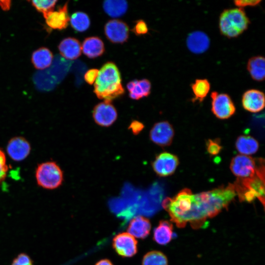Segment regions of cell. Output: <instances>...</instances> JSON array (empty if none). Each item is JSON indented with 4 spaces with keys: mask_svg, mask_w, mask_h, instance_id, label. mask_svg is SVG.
Segmentation results:
<instances>
[{
    "mask_svg": "<svg viewBox=\"0 0 265 265\" xmlns=\"http://www.w3.org/2000/svg\"><path fill=\"white\" fill-rule=\"evenodd\" d=\"M237 196L233 184L192 195L190 209L180 220L178 227L189 223L192 228L202 227L206 221L227 208Z\"/></svg>",
    "mask_w": 265,
    "mask_h": 265,
    "instance_id": "cell-1",
    "label": "cell"
},
{
    "mask_svg": "<svg viewBox=\"0 0 265 265\" xmlns=\"http://www.w3.org/2000/svg\"><path fill=\"white\" fill-rule=\"evenodd\" d=\"M94 92L99 99L109 102L124 93L120 72L114 63L107 62L99 71Z\"/></svg>",
    "mask_w": 265,
    "mask_h": 265,
    "instance_id": "cell-2",
    "label": "cell"
},
{
    "mask_svg": "<svg viewBox=\"0 0 265 265\" xmlns=\"http://www.w3.org/2000/svg\"><path fill=\"white\" fill-rule=\"evenodd\" d=\"M250 20L243 8H234L223 10L219 18L221 34L229 38H236L245 31Z\"/></svg>",
    "mask_w": 265,
    "mask_h": 265,
    "instance_id": "cell-3",
    "label": "cell"
},
{
    "mask_svg": "<svg viewBox=\"0 0 265 265\" xmlns=\"http://www.w3.org/2000/svg\"><path fill=\"white\" fill-rule=\"evenodd\" d=\"M233 185L240 201L251 202L257 198L264 205L265 168L250 178H237Z\"/></svg>",
    "mask_w": 265,
    "mask_h": 265,
    "instance_id": "cell-4",
    "label": "cell"
},
{
    "mask_svg": "<svg viewBox=\"0 0 265 265\" xmlns=\"http://www.w3.org/2000/svg\"><path fill=\"white\" fill-rule=\"evenodd\" d=\"M35 178L40 187L54 189L61 186L63 180V172L54 161H46L39 164L35 170Z\"/></svg>",
    "mask_w": 265,
    "mask_h": 265,
    "instance_id": "cell-5",
    "label": "cell"
},
{
    "mask_svg": "<svg viewBox=\"0 0 265 265\" xmlns=\"http://www.w3.org/2000/svg\"><path fill=\"white\" fill-rule=\"evenodd\" d=\"M230 170L238 179L250 178L265 168L264 160L254 159L250 156L238 155L231 160Z\"/></svg>",
    "mask_w": 265,
    "mask_h": 265,
    "instance_id": "cell-6",
    "label": "cell"
},
{
    "mask_svg": "<svg viewBox=\"0 0 265 265\" xmlns=\"http://www.w3.org/2000/svg\"><path fill=\"white\" fill-rule=\"evenodd\" d=\"M212 111L218 118L227 119L236 111L235 106L229 95L213 91L211 94Z\"/></svg>",
    "mask_w": 265,
    "mask_h": 265,
    "instance_id": "cell-7",
    "label": "cell"
},
{
    "mask_svg": "<svg viewBox=\"0 0 265 265\" xmlns=\"http://www.w3.org/2000/svg\"><path fill=\"white\" fill-rule=\"evenodd\" d=\"M117 112L111 102L104 101L96 105L92 112L95 123L102 127H107L112 125L117 118Z\"/></svg>",
    "mask_w": 265,
    "mask_h": 265,
    "instance_id": "cell-8",
    "label": "cell"
},
{
    "mask_svg": "<svg viewBox=\"0 0 265 265\" xmlns=\"http://www.w3.org/2000/svg\"><path fill=\"white\" fill-rule=\"evenodd\" d=\"M179 163V159L176 155L168 152H162L156 156L152 162V167L159 176L167 177L175 172Z\"/></svg>",
    "mask_w": 265,
    "mask_h": 265,
    "instance_id": "cell-9",
    "label": "cell"
},
{
    "mask_svg": "<svg viewBox=\"0 0 265 265\" xmlns=\"http://www.w3.org/2000/svg\"><path fill=\"white\" fill-rule=\"evenodd\" d=\"M104 31L107 39L113 43L122 44L129 38V26L121 20L113 19L108 21L105 26Z\"/></svg>",
    "mask_w": 265,
    "mask_h": 265,
    "instance_id": "cell-10",
    "label": "cell"
},
{
    "mask_svg": "<svg viewBox=\"0 0 265 265\" xmlns=\"http://www.w3.org/2000/svg\"><path fill=\"white\" fill-rule=\"evenodd\" d=\"M150 138L155 144L162 147L170 145L174 135L172 125L167 121L156 123L150 132Z\"/></svg>",
    "mask_w": 265,
    "mask_h": 265,
    "instance_id": "cell-11",
    "label": "cell"
},
{
    "mask_svg": "<svg viewBox=\"0 0 265 265\" xmlns=\"http://www.w3.org/2000/svg\"><path fill=\"white\" fill-rule=\"evenodd\" d=\"M112 246L115 251L123 257H131L137 252V241L128 233L117 235L113 239Z\"/></svg>",
    "mask_w": 265,
    "mask_h": 265,
    "instance_id": "cell-12",
    "label": "cell"
},
{
    "mask_svg": "<svg viewBox=\"0 0 265 265\" xmlns=\"http://www.w3.org/2000/svg\"><path fill=\"white\" fill-rule=\"evenodd\" d=\"M31 146L28 141L23 137L17 136L12 138L8 141L6 152L9 157L14 161L24 160L30 153Z\"/></svg>",
    "mask_w": 265,
    "mask_h": 265,
    "instance_id": "cell-13",
    "label": "cell"
},
{
    "mask_svg": "<svg viewBox=\"0 0 265 265\" xmlns=\"http://www.w3.org/2000/svg\"><path fill=\"white\" fill-rule=\"evenodd\" d=\"M241 103L246 110L252 113L258 112L265 106L264 93L258 89L248 90L243 94Z\"/></svg>",
    "mask_w": 265,
    "mask_h": 265,
    "instance_id": "cell-14",
    "label": "cell"
},
{
    "mask_svg": "<svg viewBox=\"0 0 265 265\" xmlns=\"http://www.w3.org/2000/svg\"><path fill=\"white\" fill-rule=\"evenodd\" d=\"M47 25L54 29L66 28L69 24L70 17L68 13V4L66 3L56 11H51L43 15Z\"/></svg>",
    "mask_w": 265,
    "mask_h": 265,
    "instance_id": "cell-15",
    "label": "cell"
},
{
    "mask_svg": "<svg viewBox=\"0 0 265 265\" xmlns=\"http://www.w3.org/2000/svg\"><path fill=\"white\" fill-rule=\"evenodd\" d=\"M210 45L209 37L203 31H193L186 38V46L188 49L195 54L204 53L209 49Z\"/></svg>",
    "mask_w": 265,
    "mask_h": 265,
    "instance_id": "cell-16",
    "label": "cell"
},
{
    "mask_svg": "<svg viewBox=\"0 0 265 265\" xmlns=\"http://www.w3.org/2000/svg\"><path fill=\"white\" fill-rule=\"evenodd\" d=\"M151 225L149 220L142 216L134 217L129 223L128 233L136 238L143 239L150 234Z\"/></svg>",
    "mask_w": 265,
    "mask_h": 265,
    "instance_id": "cell-17",
    "label": "cell"
},
{
    "mask_svg": "<svg viewBox=\"0 0 265 265\" xmlns=\"http://www.w3.org/2000/svg\"><path fill=\"white\" fill-rule=\"evenodd\" d=\"M58 48L61 55L67 59H76L81 55V44L79 40L74 37H67L63 39Z\"/></svg>",
    "mask_w": 265,
    "mask_h": 265,
    "instance_id": "cell-18",
    "label": "cell"
},
{
    "mask_svg": "<svg viewBox=\"0 0 265 265\" xmlns=\"http://www.w3.org/2000/svg\"><path fill=\"white\" fill-rule=\"evenodd\" d=\"M81 51L89 58H95L105 52L104 44L99 37L91 36L86 38L82 42Z\"/></svg>",
    "mask_w": 265,
    "mask_h": 265,
    "instance_id": "cell-19",
    "label": "cell"
},
{
    "mask_svg": "<svg viewBox=\"0 0 265 265\" xmlns=\"http://www.w3.org/2000/svg\"><path fill=\"white\" fill-rule=\"evenodd\" d=\"M131 99L139 100L149 95L151 90V84L147 79L134 80L127 84Z\"/></svg>",
    "mask_w": 265,
    "mask_h": 265,
    "instance_id": "cell-20",
    "label": "cell"
},
{
    "mask_svg": "<svg viewBox=\"0 0 265 265\" xmlns=\"http://www.w3.org/2000/svg\"><path fill=\"white\" fill-rule=\"evenodd\" d=\"M173 225L167 220H161L154 229L153 238L158 244L165 245L172 239L173 235Z\"/></svg>",
    "mask_w": 265,
    "mask_h": 265,
    "instance_id": "cell-21",
    "label": "cell"
},
{
    "mask_svg": "<svg viewBox=\"0 0 265 265\" xmlns=\"http://www.w3.org/2000/svg\"><path fill=\"white\" fill-rule=\"evenodd\" d=\"M247 69L253 80L259 82L264 80L265 76V58L260 55L251 57L247 62Z\"/></svg>",
    "mask_w": 265,
    "mask_h": 265,
    "instance_id": "cell-22",
    "label": "cell"
},
{
    "mask_svg": "<svg viewBox=\"0 0 265 265\" xmlns=\"http://www.w3.org/2000/svg\"><path fill=\"white\" fill-rule=\"evenodd\" d=\"M235 145L241 155L248 156L256 153L259 147L258 141L254 137L243 135L238 137Z\"/></svg>",
    "mask_w": 265,
    "mask_h": 265,
    "instance_id": "cell-23",
    "label": "cell"
},
{
    "mask_svg": "<svg viewBox=\"0 0 265 265\" xmlns=\"http://www.w3.org/2000/svg\"><path fill=\"white\" fill-rule=\"evenodd\" d=\"M53 55L47 48L42 47L35 51L32 54L31 61L35 68L42 70L49 67L52 63Z\"/></svg>",
    "mask_w": 265,
    "mask_h": 265,
    "instance_id": "cell-24",
    "label": "cell"
},
{
    "mask_svg": "<svg viewBox=\"0 0 265 265\" xmlns=\"http://www.w3.org/2000/svg\"><path fill=\"white\" fill-rule=\"evenodd\" d=\"M105 12L113 18L123 16L128 9V3L126 0H107L103 4Z\"/></svg>",
    "mask_w": 265,
    "mask_h": 265,
    "instance_id": "cell-25",
    "label": "cell"
},
{
    "mask_svg": "<svg viewBox=\"0 0 265 265\" xmlns=\"http://www.w3.org/2000/svg\"><path fill=\"white\" fill-rule=\"evenodd\" d=\"M191 88L194 96L192 101H198L201 102L208 94L211 84L207 79H197L191 84Z\"/></svg>",
    "mask_w": 265,
    "mask_h": 265,
    "instance_id": "cell-26",
    "label": "cell"
},
{
    "mask_svg": "<svg viewBox=\"0 0 265 265\" xmlns=\"http://www.w3.org/2000/svg\"><path fill=\"white\" fill-rule=\"evenodd\" d=\"M69 21L72 27L78 32L86 31L90 25V20L88 15L81 11L74 13L70 17Z\"/></svg>",
    "mask_w": 265,
    "mask_h": 265,
    "instance_id": "cell-27",
    "label": "cell"
},
{
    "mask_svg": "<svg viewBox=\"0 0 265 265\" xmlns=\"http://www.w3.org/2000/svg\"><path fill=\"white\" fill-rule=\"evenodd\" d=\"M142 265H168V260L161 252L152 251L144 255Z\"/></svg>",
    "mask_w": 265,
    "mask_h": 265,
    "instance_id": "cell-28",
    "label": "cell"
},
{
    "mask_svg": "<svg viewBox=\"0 0 265 265\" xmlns=\"http://www.w3.org/2000/svg\"><path fill=\"white\" fill-rule=\"evenodd\" d=\"M32 5L38 11L45 14L53 10L57 0H37L30 1Z\"/></svg>",
    "mask_w": 265,
    "mask_h": 265,
    "instance_id": "cell-29",
    "label": "cell"
},
{
    "mask_svg": "<svg viewBox=\"0 0 265 265\" xmlns=\"http://www.w3.org/2000/svg\"><path fill=\"white\" fill-rule=\"evenodd\" d=\"M207 150L211 155H217L222 149L220 141L217 139L215 140L209 139L206 143Z\"/></svg>",
    "mask_w": 265,
    "mask_h": 265,
    "instance_id": "cell-30",
    "label": "cell"
},
{
    "mask_svg": "<svg viewBox=\"0 0 265 265\" xmlns=\"http://www.w3.org/2000/svg\"><path fill=\"white\" fill-rule=\"evenodd\" d=\"M8 169L5 155L4 152L0 149V184L5 179Z\"/></svg>",
    "mask_w": 265,
    "mask_h": 265,
    "instance_id": "cell-31",
    "label": "cell"
},
{
    "mask_svg": "<svg viewBox=\"0 0 265 265\" xmlns=\"http://www.w3.org/2000/svg\"><path fill=\"white\" fill-rule=\"evenodd\" d=\"M11 265H33V263L27 254L21 253L13 259Z\"/></svg>",
    "mask_w": 265,
    "mask_h": 265,
    "instance_id": "cell-32",
    "label": "cell"
},
{
    "mask_svg": "<svg viewBox=\"0 0 265 265\" xmlns=\"http://www.w3.org/2000/svg\"><path fill=\"white\" fill-rule=\"evenodd\" d=\"M132 30L136 35L138 36L147 33L148 28L144 21L138 20L136 21L135 24Z\"/></svg>",
    "mask_w": 265,
    "mask_h": 265,
    "instance_id": "cell-33",
    "label": "cell"
},
{
    "mask_svg": "<svg viewBox=\"0 0 265 265\" xmlns=\"http://www.w3.org/2000/svg\"><path fill=\"white\" fill-rule=\"evenodd\" d=\"M99 73V70L96 69H91L88 70L84 76L85 81L91 85L95 82Z\"/></svg>",
    "mask_w": 265,
    "mask_h": 265,
    "instance_id": "cell-34",
    "label": "cell"
},
{
    "mask_svg": "<svg viewBox=\"0 0 265 265\" xmlns=\"http://www.w3.org/2000/svg\"><path fill=\"white\" fill-rule=\"evenodd\" d=\"M261 2V0H234V4L238 7L243 8V7L247 6H255L259 4Z\"/></svg>",
    "mask_w": 265,
    "mask_h": 265,
    "instance_id": "cell-35",
    "label": "cell"
},
{
    "mask_svg": "<svg viewBox=\"0 0 265 265\" xmlns=\"http://www.w3.org/2000/svg\"><path fill=\"white\" fill-rule=\"evenodd\" d=\"M10 1H4V3L3 1H0V5L1 8L4 10H7L10 7Z\"/></svg>",
    "mask_w": 265,
    "mask_h": 265,
    "instance_id": "cell-36",
    "label": "cell"
},
{
    "mask_svg": "<svg viewBox=\"0 0 265 265\" xmlns=\"http://www.w3.org/2000/svg\"><path fill=\"white\" fill-rule=\"evenodd\" d=\"M95 265H113L112 263L107 259H103L98 262Z\"/></svg>",
    "mask_w": 265,
    "mask_h": 265,
    "instance_id": "cell-37",
    "label": "cell"
}]
</instances>
